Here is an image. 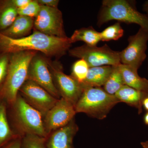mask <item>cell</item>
Returning a JSON list of instances; mask_svg holds the SVG:
<instances>
[{"instance_id":"32","label":"cell","mask_w":148,"mask_h":148,"mask_svg":"<svg viewBox=\"0 0 148 148\" xmlns=\"http://www.w3.org/2000/svg\"><path fill=\"white\" fill-rule=\"evenodd\" d=\"M144 122L145 124L148 125V112H147L144 116Z\"/></svg>"},{"instance_id":"28","label":"cell","mask_w":148,"mask_h":148,"mask_svg":"<svg viewBox=\"0 0 148 148\" xmlns=\"http://www.w3.org/2000/svg\"><path fill=\"white\" fill-rule=\"evenodd\" d=\"M40 5L46 6L53 8H58V0H37Z\"/></svg>"},{"instance_id":"33","label":"cell","mask_w":148,"mask_h":148,"mask_svg":"<svg viewBox=\"0 0 148 148\" xmlns=\"http://www.w3.org/2000/svg\"><path fill=\"white\" fill-rule=\"evenodd\" d=\"M141 145L143 148H148V141L142 142Z\"/></svg>"},{"instance_id":"9","label":"cell","mask_w":148,"mask_h":148,"mask_svg":"<svg viewBox=\"0 0 148 148\" xmlns=\"http://www.w3.org/2000/svg\"><path fill=\"white\" fill-rule=\"evenodd\" d=\"M34 28L49 36L68 37L64 30L62 12L58 8L41 5L38 15L34 18Z\"/></svg>"},{"instance_id":"3","label":"cell","mask_w":148,"mask_h":148,"mask_svg":"<svg viewBox=\"0 0 148 148\" xmlns=\"http://www.w3.org/2000/svg\"><path fill=\"white\" fill-rule=\"evenodd\" d=\"M36 51H25L10 54L7 74L0 97L7 105L14 103L21 88L27 79L28 70Z\"/></svg>"},{"instance_id":"10","label":"cell","mask_w":148,"mask_h":148,"mask_svg":"<svg viewBox=\"0 0 148 148\" xmlns=\"http://www.w3.org/2000/svg\"><path fill=\"white\" fill-rule=\"evenodd\" d=\"M18 93L30 106L40 113L43 118L59 100L29 79H27L24 82Z\"/></svg>"},{"instance_id":"5","label":"cell","mask_w":148,"mask_h":148,"mask_svg":"<svg viewBox=\"0 0 148 148\" xmlns=\"http://www.w3.org/2000/svg\"><path fill=\"white\" fill-rule=\"evenodd\" d=\"M119 103L115 95H110L102 88L87 87L84 88L75 108L76 113H84L91 117L102 120Z\"/></svg>"},{"instance_id":"31","label":"cell","mask_w":148,"mask_h":148,"mask_svg":"<svg viewBox=\"0 0 148 148\" xmlns=\"http://www.w3.org/2000/svg\"><path fill=\"white\" fill-rule=\"evenodd\" d=\"M143 10L148 14V1H146L143 5Z\"/></svg>"},{"instance_id":"11","label":"cell","mask_w":148,"mask_h":148,"mask_svg":"<svg viewBox=\"0 0 148 148\" xmlns=\"http://www.w3.org/2000/svg\"><path fill=\"white\" fill-rule=\"evenodd\" d=\"M76 114L73 104L62 98L58 100L44 118V126L48 136L69 124Z\"/></svg>"},{"instance_id":"1","label":"cell","mask_w":148,"mask_h":148,"mask_svg":"<svg viewBox=\"0 0 148 148\" xmlns=\"http://www.w3.org/2000/svg\"><path fill=\"white\" fill-rule=\"evenodd\" d=\"M70 38H58L34 30L32 34L14 39L0 33V53L8 54L25 51H40L48 56L59 57L66 54L71 45Z\"/></svg>"},{"instance_id":"6","label":"cell","mask_w":148,"mask_h":148,"mask_svg":"<svg viewBox=\"0 0 148 148\" xmlns=\"http://www.w3.org/2000/svg\"><path fill=\"white\" fill-rule=\"evenodd\" d=\"M69 52L71 56L84 60L90 68L121 64L120 51L112 50L106 44L101 47L85 44L70 49Z\"/></svg>"},{"instance_id":"20","label":"cell","mask_w":148,"mask_h":148,"mask_svg":"<svg viewBox=\"0 0 148 148\" xmlns=\"http://www.w3.org/2000/svg\"><path fill=\"white\" fill-rule=\"evenodd\" d=\"M16 135L12 130L9 123L7 104L0 97V147Z\"/></svg>"},{"instance_id":"23","label":"cell","mask_w":148,"mask_h":148,"mask_svg":"<svg viewBox=\"0 0 148 148\" xmlns=\"http://www.w3.org/2000/svg\"><path fill=\"white\" fill-rule=\"evenodd\" d=\"M89 68L86 61L84 59H79L73 64L71 76L82 84L86 78Z\"/></svg>"},{"instance_id":"16","label":"cell","mask_w":148,"mask_h":148,"mask_svg":"<svg viewBox=\"0 0 148 148\" xmlns=\"http://www.w3.org/2000/svg\"><path fill=\"white\" fill-rule=\"evenodd\" d=\"M118 67L122 75L125 84L148 94V79L140 76L138 70L121 64L118 65Z\"/></svg>"},{"instance_id":"25","label":"cell","mask_w":148,"mask_h":148,"mask_svg":"<svg viewBox=\"0 0 148 148\" xmlns=\"http://www.w3.org/2000/svg\"><path fill=\"white\" fill-rule=\"evenodd\" d=\"M40 6L37 0H31L27 5L18 9V15L34 18L38 15Z\"/></svg>"},{"instance_id":"30","label":"cell","mask_w":148,"mask_h":148,"mask_svg":"<svg viewBox=\"0 0 148 148\" xmlns=\"http://www.w3.org/2000/svg\"><path fill=\"white\" fill-rule=\"evenodd\" d=\"M143 108L148 112V97L145 98L143 102Z\"/></svg>"},{"instance_id":"29","label":"cell","mask_w":148,"mask_h":148,"mask_svg":"<svg viewBox=\"0 0 148 148\" xmlns=\"http://www.w3.org/2000/svg\"><path fill=\"white\" fill-rule=\"evenodd\" d=\"M31 1V0H12V1L16 8L19 9L27 5Z\"/></svg>"},{"instance_id":"14","label":"cell","mask_w":148,"mask_h":148,"mask_svg":"<svg viewBox=\"0 0 148 148\" xmlns=\"http://www.w3.org/2000/svg\"><path fill=\"white\" fill-rule=\"evenodd\" d=\"M115 96L120 103L123 102L137 109L138 114H140L143 112V101L148 97V94L125 84Z\"/></svg>"},{"instance_id":"26","label":"cell","mask_w":148,"mask_h":148,"mask_svg":"<svg viewBox=\"0 0 148 148\" xmlns=\"http://www.w3.org/2000/svg\"><path fill=\"white\" fill-rule=\"evenodd\" d=\"M9 59L10 54L0 53V93L6 77Z\"/></svg>"},{"instance_id":"18","label":"cell","mask_w":148,"mask_h":148,"mask_svg":"<svg viewBox=\"0 0 148 148\" xmlns=\"http://www.w3.org/2000/svg\"><path fill=\"white\" fill-rule=\"evenodd\" d=\"M18 15V8L12 0H0V32L10 27Z\"/></svg>"},{"instance_id":"17","label":"cell","mask_w":148,"mask_h":148,"mask_svg":"<svg viewBox=\"0 0 148 148\" xmlns=\"http://www.w3.org/2000/svg\"><path fill=\"white\" fill-rule=\"evenodd\" d=\"M113 66H102L89 68L87 76L82 83L84 87H101L112 71Z\"/></svg>"},{"instance_id":"19","label":"cell","mask_w":148,"mask_h":148,"mask_svg":"<svg viewBox=\"0 0 148 148\" xmlns=\"http://www.w3.org/2000/svg\"><path fill=\"white\" fill-rule=\"evenodd\" d=\"M70 39L72 44L82 41L89 46H96L98 43L101 41L100 32L95 30L92 27L77 29Z\"/></svg>"},{"instance_id":"12","label":"cell","mask_w":148,"mask_h":148,"mask_svg":"<svg viewBox=\"0 0 148 148\" xmlns=\"http://www.w3.org/2000/svg\"><path fill=\"white\" fill-rule=\"evenodd\" d=\"M27 79L39 85L57 99L61 98L56 87L47 59L37 54L32 58L28 70Z\"/></svg>"},{"instance_id":"7","label":"cell","mask_w":148,"mask_h":148,"mask_svg":"<svg viewBox=\"0 0 148 148\" xmlns=\"http://www.w3.org/2000/svg\"><path fill=\"white\" fill-rule=\"evenodd\" d=\"M47 62L53 82L61 98L75 106L84 90L82 84L71 76L64 73L61 64L52 63L48 59Z\"/></svg>"},{"instance_id":"4","label":"cell","mask_w":148,"mask_h":148,"mask_svg":"<svg viewBox=\"0 0 148 148\" xmlns=\"http://www.w3.org/2000/svg\"><path fill=\"white\" fill-rule=\"evenodd\" d=\"M112 20L140 26L148 33V14L137 10L135 5L127 0H103L98 13L97 25L101 27Z\"/></svg>"},{"instance_id":"21","label":"cell","mask_w":148,"mask_h":148,"mask_svg":"<svg viewBox=\"0 0 148 148\" xmlns=\"http://www.w3.org/2000/svg\"><path fill=\"white\" fill-rule=\"evenodd\" d=\"M124 85L123 77L118 65L113 66L112 71L103 88L110 95H115Z\"/></svg>"},{"instance_id":"8","label":"cell","mask_w":148,"mask_h":148,"mask_svg":"<svg viewBox=\"0 0 148 148\" xmlns=\"http://www.w3.org/2000/svg\"><path fill=\"white\" fill-rule=\"evenodd\" d=\"M128 45L120 51L121 64L138 70L147 58L148 33L140 28L135 34L128 38Z\"/></svg>"},{"instance_id":"15","label":"cell","mask_w":148,"mask_h":148,"mask_svg":"<svg viewBox=\"0 0 148 148\" xmlns=\"http://www.w3.org/2000/svg\"><path fill=\"white\" fill-rule=\"evenodd\" d=\"M34 27V18L18 15L10 27L0 33L12 38H20L29 36Z\"/></svg>"},{"instance_id":"13","label":"cell","mask_w":148,"mask_h":148,"mask_svg":"<svg viewBox=\"0 0 148 148\" xmlns=\"http://www.w3.org/2000/svg\"><path fill=\"white\" fill-rule=\"evenodd\" d=\"M78 130L74 118L66 126L49 135L46 141L47 148H74V138Z\"/></svg>"},{"instance_id":"24","label":"cell","mask_w":148,"mask_h":148,"mask_svg":"<svg viewBox=\"0 0 148 148\" xmlns=\"http://www.w3.org/2000/svg\"><path fill=\"white\" fill-rule=\"evenodd\" d=\"M46 139L37 135H24L21 140V148H47Z\"/></svg>"},{"instance_id":"22","label":"cell","mask_w":148,"mask_h":148,"mask_svg":"<svg viewBox=\"0 0 148 148\" xmlns=\"http://www.w3.org/2000/svg\"><path fill=\"white\" fill-rule=\"evenodd\" d=\"M123 34L124 31L120 22H116L100 32L101 40L103 42L117 40L123 36Z\"/></svg>"},{"instance_id":"2","label":"cell","mask_w":148,"mask_h":148,"mask_svg":"<svg viewBox=\"0 0 148 148\" xmlns=\"http://www.w3.org/2000/svg\"><path fill=\"white\" fill-rule=\"evenodd\" d=\"M7 115L11 129L47 139L48 137L39 112L26 102L19 93L14 103L7 105Z\"/></svg>"},{"instance_id":"27","label":"cell","mask_w":148,"mask_h":148,"mask_svg":"<svg viewBox=\"0 0 148 148\" xmlns=\"http://www.w3.org/2000/svg\"><path fill=\"white\" fill-rule=\"evenodd\" d=\"M21 140L22 138L19 135H16L0 148H21Z\"/></svg>"},{"instance_id":"34","label":"cell","mask_w":148,"mask_h":148,"mask_svg":"<svg viewBox=\"0 0 148 148\" xmlns=\"http://www.w3.org/2000/svg\"><path fill=\"white\" fill-rule=\"evenodd\" d=\"M147 70H148V67H147Z\"/></svg>"}]
</instances>
